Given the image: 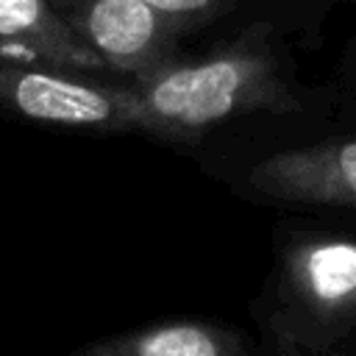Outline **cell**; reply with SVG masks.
<instances>
[{
  "label": "cell",
  "mask_w": 356,
  "mask_h": 356,
  "mask_svg": "<svg viewBox=\"0 0 356 356\" xmlns=\"http://www.w3.org/2000/svg\"><path fill=\"white\" fill-rule=\"evenodd\" d=\"M167 22L139 0H95L86 11V36L106 58L139 64L159 47Z\"/></svg>",
  "instance_id": "3957f363"
},
{
  "label": "cell",
  "mask_w": 356,
  "mask_h": 356,
  "mask_svg": "<svg viewBox=\"0 0 356 356\" xmlns=\"http://www.w3.org/2000/svg\"><path fill=\"white\" fill-rule=\"evenodd\" d=\"M145 6H150L153 11H159L167 19H178V17H203L211 14L220 0H139Z\"/></svg>",
  "instance_id": "52a82bcc"
},
{
  "label": "cell",
  "mask_w": 356,
  "mask_h": 356,
  "mask_svg": "<svg viewBox=\"0 0 356 356\" xmlns=\"http://www.w3.org/2000/svg\"><path fill=\"white\" fill-rule=\"evenodd\" d=\"M44 22L42 0H0V39L39 33Z\"/></svg>",
  "instance_id": "8992f818"
},
{
  "label": "cell",
  "mask_w": 356,
  "mask_h": 356,
  "mask_svg": "<svg viewBox=\"0 0 356 356\" xmlns=\"http://www.w3.org/2000/svg\"><path fill=\"white\" fill-rule=\"evenodd\" d=\"M250 83V61L214 58L195 67H178L153 78L142 95V108L178 125H209L222 120L239 103Z\"/></svg>",
  "instance_id": "7a4b0ae2"
},
{
  "label": "cell",
  "mask_w": 356,
  "mask_h": 356,
  "mask_svg": "<svg viewBox=\"0 0 356 356\" xmlns=\"http://www.w3.org/2000/svg\"><path fill=\"white\" fill-rule=\"evenodd\" d=\"M306 273L323 300H342L356 292V248L345 242L323 245L312 250Z\"/></svg>",
  "instance_id": "5b68a950"
},
{
  "label": "cell",
  "mask_w": 356,
  "mask_h": 356,
  "mask_svg": "<svg viewBox=\"0 0 356 356\" xmlns=\"http://www.w3.org/2000/svg\"><path fill=\"white\" fill-rule=\"evenodd\" d=\"M0 106L17 117L64 128H100L131 114L114 92L42 70H0Z\"/></svg>",
  "instance_id": "6da1fadb"
},
{
  "label": "cell",
  "mask_w": 356,
  "mask_h": 356,
  "mask_svg": "<svg viewBox=\"0 0 356 356\" xmlns=\"http://www.w3.org/2000/svg\"><path fill=\"white\" fill-rule=\"evenodd\" d=\"M337 167H339V178L348 186L350 195H356V142L339 147L337 153Z\"/></svg>",
  "instance_id": "ba28073f"
},
{
  "label": "cell",
  "mask_w": 356,
  "mask_h": 356,
  "mask_svg": "<svg viewBox=\"0 0 356 356\" xmlns=\"http://www.w3.org/2000/svg\"><path fill=\"white\" fill-rule=\"evenodd\" d=\"M83 356H217L211 337L192 325H170L131 339L122 350L97 348Z\"/></svg>",
  "instance_id": "277c9868"
}]
</instances>
